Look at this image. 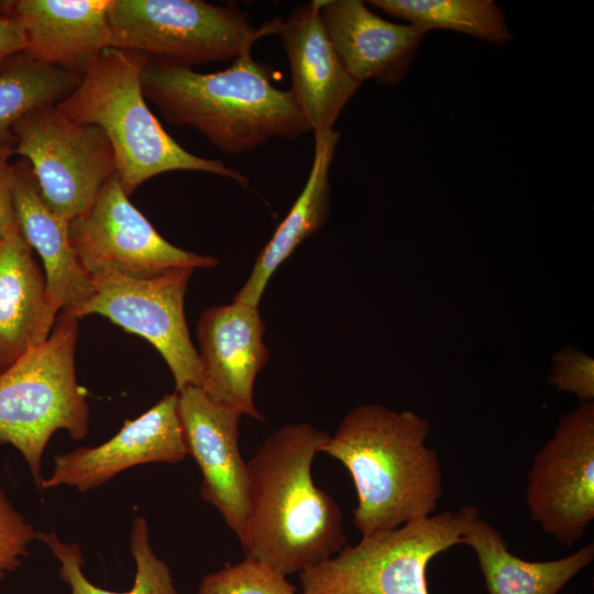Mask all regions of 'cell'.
Returning <instances> with one entry per match:
<instances>
[{"label":"cell","mask_w":594,"mask_h":594,"mask_svg":"<svg viewBox=\"0 0 594 594\" xmlns=\"http://www.w3.org/2000/svg\"><path fill=\"white\" fill-rule=\"evenodd\" d=\"M329 437L308 422L287 425L250 459L249 513L239 539L245 558L287 576L346 546L342 513L311 475L314 458Z\"/></svg>","instance_id":"6da1fadb"},{"label":"cell","mask_w":594,"mask_h":594,"mask_svg":"<svg viewBox=\"0 0 594 594\" xmlns=\"http://www.w3.org/2000/svg\"><path fill=\"white\" fill-rule=\"evenodd\" d=\"M430 429L429 420L414 411L364 404L350 410L320 448L353 480V519L362 536L433 515L443 475L437 452L426 444Z\"/></svg>","instance_id":"7a4b0ae2"},{"label":"cell","mask_w":594,"mask_h":594,"mask_svg":"<svg viewBox=\"0 0 594 594\" xmlns=\"http://www.w3.org/2000/svg\"><path fill=\"white\" fill-rule=\"evenodd\" d=\"M272 67L246 52L220 72L148 58L145 99L175 127H191L213 146L240 155L273 138L294 140L311 131L290 90L272 82Z\"/></svg>","instance_id":"3957f363"},{"label":"cell","mask_w":594,"mask_h":594,"mask_svg":"<svg viewBox=\"0 0 594 594\" xmlns=\"http://www.w3.org/2000/svg\"><path fill=\"white\" fill-rule=\"evenodd\" d=\"M148 58L136 51L103 50L57 109L72 121L97 125L106 133L116 176L128 196L150 178L174 170L210 173L248 187L245 175L222 161L186 151L163 129L143 95L142 74Z\"/></svg>","instance_id":"277c9868"},{"label":"cell","mask_w":594,"mask_h":594,"mask_svg":"<svg viewBox=\"0 0 594 594\" xmlns=\"http://www.w3.org/2000/svg\"><path fill=\"white\" fill-rule=\"evenodd\" d=\"M77 336L78 319L61 314L50 338L0 375V443L22 453L40 488L52 435L64 429L80 440L88 431L86 391L76 378Z\"/></svg>","instance_id":"5b68a950"},{"label":"cell","mask_w":594,"mask_h":594,"mask_svg":"<svg viewBox=\"0 0 594 594\" xmlns=\"http://www.w3.org/2000/svg\"><path fill=\"white\" fill-rule=\"evenodd\" d=\"M110 47L191 68L233 61L262 37L277 34L282 18L258 28L233 2L109 0Z\"/></svg>","instance_id":"8992f818"},{"label":"cell","mask_w":594,"mask_h":594,"mask_svg":"<svg viewBox=\"0 0 594 594\" xmlns=\"http://www.w3.org/2000/svg\"><path fill=\"white\" fill-rule=\"evenodd\" d=\"M477 507L417 518L344 546L336 556L299 573L302 594H429V562L462 544Z\"/></svg>","instance_id":"52a82bcc"},{"label":"cell","mask_w":594,"mask_h":594,"mask_svg":"<svg viewBox=\"0 0 594 594\" xmlns=\"http://www.w3.org/2000/svg\"><path fill=\"white\" fill-rule=\"evenodd\" d=\"M12 133V155L29 162L42 199L67 222L84 213L116 174L106 133L97 125L72 121L56 106L29 112Z\"/></svg>","instance_id":"ba28073f"},{"label":"cell","mask_w":594,"mask_h":594,"mask_svg":"<svg viewBox=\"0 0 594 594\" xmlns=\"http://www.w3.org/2000/svg\"><path fill=\"white\" fill-rule=\"evenodd\" d=\"M194 268H177L147 279L100 270L90 275L92 293L80 306L61 314L79 319L101 315L151 342L166 361L180 392L201 386L202 370L184 312Z\"/></svg>","instance_id":"9c48e42d"},{"label":"cell","mask_w":594,"mask_h":594,"mask_svg":"<svg viewBox=\"0 0 594 594\" xmlns=\"http://www.w3.org/2000/svg\"><path fill=\"white\" fill-rule=\"evenodd\" d=\"M70 244L91 274L109 270L147 279L177 268H210L219 261L166 241L131 204L116 174L92 205L68 224Z\"/></svg>","instance_id":"30bf717a"},{"label":"cell","mask_w":594,"mask_h":594,"mask_svg":"<svg viewBox=\"0 0 594 594\" xmlns=\"http://www.w3.org/2000/svg\"><path fill=\"white\" fill-rule=\"evenodd\" d=\"M531 520L564 546L579 541L594 519V403L561 417L527 474Z\"/></svg>","instance_id":"8fae6325"},{"label":"cell","mask_w":594,"mask_h":594,"mask_svg":"<svg viewBox=\"0 0 594 594\" xmlns=\"http://www.w3.org/2000/svg\"><path fill=\"white\" fill-rule=\"evenodd\" d=\"M178 393L187 452L202 473L201 497L240 539L249 513V471L239 447L241 414L215 403L197 386Z\"/></svg>","instance_id":"7c38bea8"},{"label":"cell","mask_w":594,"mask_h":594,"mask_svg":"<svg viewBox=\"0 0 594 594\" xmlns=\"http://www.w3.org/2000/svg\"><path fill=\"white\" fill-rule=\"evenodd\" d=\"M264 332L258 307L238 301L206 309L197 322L200 388L215 403L261 421L253 389L268 360Z\"/></svg>","instance_id":"4fadbf2b"},{"label":"cell","mask_w":594,"mask_h":594,"mask_svg":"<svg viewBox=\"0 0 594 594\" xmlns=\"http://www.w3.org/2000/svg\"><path fill=\"white\" fill-rule=\"evenodd\" d=\"M188 454L178 414V393L165 395L152 408L107 442L80 447L54 458V470L42 488L59 485L80 492L102 485L121 471L150 462L176 463Z\"/></svg>","instance_id":"5bb4252c"},{"label":"cell","mask_w":594,"mask_h":594,"mask_svg":"<svg viewBox=\"0 0 594 594\" xmlns=\"http://www.w3.org/2000/svg\"><path fill=\"white\" fill-rule=\"evenodd\" d=\"M292 72L289 89L315 135L333 130L356 82L327 33L318 0L298 7L278 33Z\"/></svg>","instance_id":"9a60e30c"},{"label":"cell","mask_w":594,"mask_h":594,"mask_svg":"<svg viewBox=\"0 0 594 594\" xmlns=\"http://www.w3.org/2000/svg\"><path fill=\"white\" fill-rule=\"evenodd\" d=\"M329 38L351 77L398 84L428 32L415 24L389 22L360 0H318Z\"/></svg>","instance_id":"2e32d148"},{"label":"cell","mask_w":594,"mask_h":594,"mask_svg":"<svg viewBox=\"0 0 594 594\" xmlns=\"http://www.w3.org/2000/svg\"><path fill=\"white\" fill-rule=\"evenodd\" d=\"M32 58L80 77L110 47L109 0L4 1Z\"/></svg>","instance_id":"e0dca14e"},{"label":"cell","mask_w":594,"mask_h":594,"mask_svg":"<svg viewBox=\"0 0 594 594\" xmlns=\"http://www.w3.org/2000/svg\"><path fill=\"white\" fill-rule=\"evenodd\" d=\"M59 310L20 231L0 241V375L50 338Z\"/></svg>","instance_id":"ac0fdd59"},{"label":"cell","mask_w":594,"mask_h":594,"mask_svg":"<svg viewBox=\"0 0 594 594\" xmlns=\"http://www.w3.org/2000/svg\"><path fill=\"white\" fill-rule=\"evenodd\" d=\"M13 207L20 233L44 265L46 292L69 311L91 296L92 285L69 240V222L57 217L42 199L26 160L13 164Z\"/></svg>","instance_id":"d6986e66"},{"label":"cell","mask_w":594,"mask_h":594,"mask_svg":"<svg viewBox=\"0 0 594 594\" xmlns=\"http://www.w3.org/2000/svg\"><path fill=\"white\" fill-rule=\"evenodd\" d=\"M340 132L315 135V154L306 185L279 223L273 237L257 255L250 276L232 301L258 307L265 287L295 249L326 223L330 212L331 186L329 170Z\"/></svg>","instance_id":"ffe728a7"},{"label":"cell","mask_w":594,"mask_h":594,"mask_svg":"<svg viewBox=\"0 0 594 594\" xmlns=\"http://www.w3.org/2000/svg\"><path fill=\"white\" fill-rule=\"evenodd\" d=\"M475 552L490 594H559L594 559L590 542L576 552L550 561H526L508 549L501 531L480 516L462 537Z\"/></svg>","instance_id":"44dd1931"},{"label":"cell","mask_w":594,"mask_h":594,"mask_svg":"<svg viewBox=\"0 0 594 594\" xmlns=\"http://www.w3.org/2000/svg\"><path fill=\"white\" fill-rule=\"evenodd\" d=\"M81 77L38 62L21 52L0 69V151L11 154L13 125L34 109L56 106L67 98Z\"/></svg>","instance_id":"7402d4cb"},{"label":"cell","mask_w":594,"mask_h":594,"mask_svg":"<svg viewBox=\"0 0 594 594\" xmlns=\"http://www.w3.org/2000/svg\"><path fill=\"white\" fill-rule=\"evenodd\" d=\"M381 11L426 29H446L497 45L512 40L504 13L492 0H371Z\"/></svg>","instance_id":"603a6c76"},{"label":"cell","mask_w":594,"mask_h":594,"mask_svg":"<svg viewBox=\"0 0 594 594\" xmlns=\"http://www.w3.org/2000/svg\"><path fill=\"white\" fill-rule=\"evenodd\" d=\"M36 538L47 544L59 560L58 575L69 584L72 594H178L172 572L165 561L158 559L148 540V527L144 517H135L130 541V550L136 564L133 587L124 593L99 588L82 574L84 557L77 543H64L55 532H38Z\"/></svg>","instance_id":"cb8c5ba5"},{"label":"cell","mask_w":594,"mask_h":594,"mask_svg":"<svg viewBox=\"0 0 594 594\" xmlns=\"http://www.w3.org/2000/svg\"><path fill=\"white\" fill-rule=\"evenodd\" d=\"M199 594H302L286 576L267 565L245 558L237 564L205 575Z\"/></svg>","instance_id":"d4e9b609"},{"label":"cell","mask_w":594,"mask_h":594,"mask_svg":"<svg viewBox=\"0 0 594 594\" xmlns=\"http://www.w3.org/2000/svg\"><path fill=\"white\" fill-rule=\"evenodd\" d=\"M35 537L32 525L12 507L0 486V581L21 565V558L29 554L28 544Z\"/></svg>","instance_id":"484cf974"},{"label":"cell","mask_w":594,"mask_h":594,"mask_svg":"<svg viewBox=\"0 0 594 594\" xmlns=\"http://www.w3.org/2000/svg\"><path fill=\"white\" fill-rule=\"evenodd\" d=\"M558 391H566L581 403L594 397V360L575 348H566L553 355L549 376Z\"/></svg>","instance_id":"4316f807"},{"label":"cell","mask_w":594,"mask_h":594,"mask_svg":"<svg viewBox=\"0 0 594 594\" xmlns=\"http://www.w3.org/2000/svg\"><path fill=\"white\" fill-rule=\"evenodd\" d=\"M10 157V153L0 151V241L20 231L13 207L14 170Z\"/></svg>","instance_id":"83f0119b"},{"label":"cell","mask_w":594,"mask_h":594,"mask_svg":"<svg viewBox=\"0 0 594 594\" xmlns=\"http://www.w3.org/2000/svg\"><path fill=\"white\" fill-rule=\"evenodd\" d=\"M25 36L18 19L0 2V69L12 56L25 50Z\"/></svg>","instance_id":"f1b7e54d"},{"label":"cell","mask_w":594,"mask_h":594,"mask_svg":"<svg viewBox=\"0 0 594 594\" xmlns=\"http://www.w3.org/2000/svg\"><path fill=\"white\" fill-rule=\"evenodd\" d=\"M559 594H561V593H559Z\"/></svg>","instance_id":"f546056e"}]
</instances>
